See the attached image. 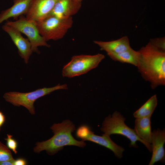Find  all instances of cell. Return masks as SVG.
I'll use <instances>...</instances> for the list:
<instances>
[{"label": "cell", "instance_id": "18", "mask_svg": "<svg viewBox=\"0 0 165 165\" xmlns=\"http://www.w3.org/2000/svg\"><path fill=\"white\" fill-rule=\"evenodd\" d=\"M13 159H14L10 149L0 142V163Z\"/></svg>", "mask_w": 165, "mask_h": 165}, {"label": "cell", "instance_id": "22", "mask_svg": "<svg viewBox=\"0 0 165 165\" xmlns=\"http://www.w3.org/2000/svg\"><path fill=\"white\" fill-rule=\"evenodd\" d=\"M5 120V118L4 115L0 111V131L1 128L4 124Z\"/></svg>", "mask_w": 165, "mask_h": 165}, {"label": "cell", "instance_id": "15", "mask_svg": "<svg viewBox=\"0 0 165 165\" xmlns=\"http://www.w3.org/2000/svg\"><path fill=\"white\" fill-rule=\"evenodd\" d=\"M151 118L147 117L136 118L134 130L137 135L145 142L151 144L152 132Z\"/></svg>", "mask_w": 165, "mask_h": 165}, {"label": "cell", "instance_id": "16", "mask_svg": "<svg viewBox=\"0 0 165 165\" xmlns=\"http://www.w3.org/2000/svg\"><path fill=\"white\" fill-rule=\"evenodd\" d=\"M108 55L114 61L130 64L137 67L139 65L141 58L139 51H135L131 48L123 52Z\"/></svg>", "mask_w": 165, "mask_h": 165}, {"label": "cell", "instance_id": "20", "mask_svg": "<svg viewBox=\"0 0 165 165\" xmlns=\"http://www.w3.org/2000/svg\"><path fill=\"white\" fill-rule=\"evenodd\" d=\"M12 137V135L7 134V138H5V140L6 141L7 146L8 148L16 154L17 152V143L16 140L13 138Z\"/></svg>", "mask_w": 165, "mask_h": 165}, {"label": "cell", "instance_id": "10", "mask_svg": "<svg viewBox=\"0 0 165 165\" xmlns=\"http://www.w3.org/2000/svg\"><path fill=\"white\" fill-rule=\"evenodd\" d=\"M165 142V130L160 129L154 130L152 132L151 145L152 155L149 165H153L160 162L165 161V152L164 148Z\"/></svg>", "mask_w": 165, "mask_h": 165}, {"label": "cell", "instance_id": "17", "mask_svg": "<svg viewBox=\"0 0 165 165\" xmlns=\"http://www.w3.org/2000/svg\"><path fill=\"white\" fill-rule=\"evenodd\" d=\"M157 104V100L156 95L151 97L142 106L133 114L136 118L147 117H151Z\"/></svg>", "mask_w": 165, "mask_h": 165}, {"label": "cell", "instance_id": "5", "mask_svg": "<svg viewBox=\"0 0 165 165\" xmlns=\"http://www.w3.org/2000/svg\"><path fill=\"white\" fill-rule=\"evenodd\" d=\"M37 22L39 33L46 41L62 38L72 26V17L61 18L49 15Z\"/></svg>", "mask_w": 165, "mask_h": 165}, {"label": "cell", "instance_id": "11", "mask_svg": "<svg viewBox=\"0 0 165 165\" xmlns=\"http://www.w3.org/2000/svg\"><path fill=\"white\" fill-rule=\"evenodd\" d=\"M81 6L82 2L78 0H57L50 14L61 18H68L76 14Z\"/></svg>", "mask_w": 165, "mask_h": 165}, {"label": "cell", "instance_id": "13", "mask_svg": "<svg viewBox=\"0 0 165 165\" xmlns=\"http://www.w3.org/2000/svg\"><path fill=\"white\" fill-rule=\"evenodd\" d=\"M32 0H13V5L0 13V24L10 18L16 20L20 16L25 15Z\"/></svg>", "mask_w": 165, "mask_h": 165}, {"label": "cell", "instance_id": "8", "mask_svg": "<svg viewBox=\"0 0 165 165\" xmlns=\"http://www.w3.org/2000/svg\"><path fill=\"white\" fill-rule=\"evenodd\" d=\"M2 29L10 36L18 50V53L25 63L27 64L33 52L31 44L28 38H24L21 33L14 27L5 23Z\"/></svg>", "mask_w": 165, "mask_h": 165}, {"label": "cell", "instance_id": "19", "mask_svg": "<svg viewBox=\"0 0 165 165\" xmlns=\"http://www.w3.org/2000/svg\"><path fill=\"white\" fill-rule=\"evenodd\" d=\"M149 42L155 48L158 50L165 52V37L151 39Z\"/></svg>", "mask_w": 165, "mask_h": 165}, {"label": "cell", "instance_id": "14", "mask_svg": "<svg viewBox=\"0 0 165 165\" xmlns=\"http://www.w3.org/2000/svg\"><path fill=\"white\" fill-rule=\"evenodd\" d=\"M94 42L100 47L101 50L105 51L108 55L120 53L131 48L129 39L127 36L110 41H95Z\"/></svg>", "mask_w": 165, "mask_h": 165}, {"label": "cell", "instance_id": "1", "mask_svg": "<svg viewBox=\"0 0 165 165\" xmlns=\"http://www.w3.org/2000/svg\"><path fill=\"white\" fill-rule=\"evenodd\" d=\"M141 58L138 68L145 80L154 89L165 85V52L155 48L149 42L139 50Z\"/></svg>", "mask_w": 165, "mask_h": 165}, {"label": "cell", "instance_id": "21", "mask_svg": "<svg viewBox=\"0 0 165 165\" xmlns=\"http://www.w3.org/2000/svg\"><path fill=\"white\" fill-rule=\"evenodd\" d=\"M27 163V161L25 159L22 158H18L15 160L14 161V165H25Z\"/></svg>", "mask_w": 165, "mask_h": 165}, {"label": "cell", "instance_id": "4", "mask_svg": "<svg viewBox=\"0 0 165 165\" xmlns=\"http://www.w3.org/2000/svg\"><path fill=\"white\" fill-rule=\"evenodd\" d=\"M68 89L67 84L60 85L59 84L54 87L40 88L28 93L9 92L5 93L3 97L6 101L14 106H24L31 115H33L35 114L34 103L37 99L49 94L55 90Z\"/></svg>", "mask_w": 165, "mask_h": 165}, {"label": "cell", "instance_id": "24", "mask_svg": "<svg viewBox=\"0 0 165 165\" xmlns=\"http://www.w3.org/2000/svg\"><path fill=\"white\" fill-rule=\"evenodd\" d=\"M78 0L82 2V1L83 0Z\"/></svg>", "mask_w": 165, "mask_h": 165}, {"label": "cell", "instance_id": "9", "mask_svg": "<svg viewBox=\"0 0 165 165\" xmlns=\"http://www.w3.org/2000/svg\"><path fill=\"white\" fill-rule=\"evenodd\" d=\"M57 0H32L26 14V17L36 22L49 15Z\"/></svg>", "mask_w": 165, "mask_h": 165}, {"label": "cell", "instance_id": "6", "mask_svg": "<svg viewBox=\"0 0 165 165\" xmlns=\"http://www.w3.org/2000/svg\"><path fill=\"white\" fill-rule=\"evenodd\" d=\"M105 57L103 54L100 53L73 56L70 61L64 66L62 76L72 78L86 73L97 67Z\"/></svg>", "mask_w": 165, "mask_h": 165}, {"label": "cell", "instance_id": "12", "mask_svg": "<svg viewBox=\"0 0 165 165\" xmlns=\"http://www.w3.org/2000/svg\"><path fill=\"white\" fill-rule=\"evenodd\" d=\"M82 140L90 141L95 143L110 150L118 158L120 159L123 157L124 148L113 142L109 136L104 134L101 136L96 135L90 129Z\"/></svg>", "mask_w": 165, "mask_h": 165}, {"label": "cell", "instance_id": "23", "mask_svg": "<svg viewBox=\"0 0 165 165\" xmlns=\"http://www.w3.org/2000/svg\"><path fill=\"white\" fill-rule=\"evenodd\" d=\"M15 159L6 161L0 163V165H14Z\"/></svg>", "mask_w": 165, "mask_h": 165}, {"label": "cell", "instance_id": "3", "mask_svg": "<svg viewBox=\"0 0 165 165\" xmlns=\"http://www.w3.org/2000/svg\"><path fill=\"white\" fill-rule=\"evenodd\" d=\"M125 118L121 113L117 111L113 112L111 116L109 115L105 117L103 121L101 130L104 134L110 136L113 134L123 135L130 140L129 146L137 148L136 142L139 141L144 144L151 152V144L147 143L141 139L137 134L134 129L128 127L125 123Z\"/></svg>", "mask_w": 165, "mask_h": 165}, {"label": "cell", "instance_id": "7", "mask_svg": "<svg viewBox=\"0 0 165 165\" xmlns=\"http://www.w3.org/2000/svg\"><path fill=\"white\" fill-rule=\"evenodd\" d=\"M5 23L15 28L27 36L31 44L33 52L39 53L40 52L38 49L39 46L50 47L40 34L36 22L29 20L22 15L15 21H7Z\"/></svg>", "mask_w": 165, "mask_h": 165}, {"label": "cell", "instance_id": "2", "mask_svg": "<svg viewBox=\"0 0 165 165\" xmlns=\"http://www.w3.org/2000/svg\"><path fill=\"white\" fill-rule=\"evenodd\" d=\"M54 134L50 139L38 142L33 148L35 153L45 150L47 153L53 155L63 149L65 146L73 145L84 147L86 143L84 141H79L74 138L72 133L75 130V126L69 120H65L60 123H54L50 127Z\"/></svg>", "mask_w": 165, "mask_h": 165}]
</instances>
